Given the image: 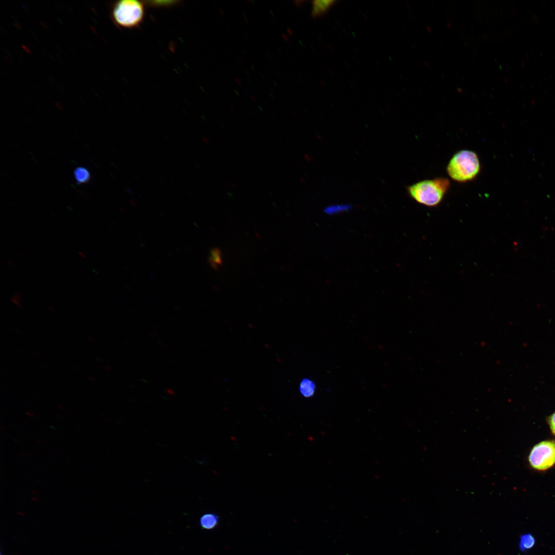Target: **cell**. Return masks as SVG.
Here are the masks:
<instances>
[{
    "label": "cell",
    "mask_w": 555,
    "mask_h": 555,
    "mask_svg": "<svg viewBox=\"0 0 555 555\" xmlns=\"http://www.w3.org/2000/svg\"><path fill=\"white\" fill-rule=\"evenodd\" d=\"M481 170L478 155L469 150H462L455 153L450 159L446 171L454 181L466 183L474 180Z\"/></svg>",
    "instance_id": "7a4b0ae2"
},
{
    "label": "cell",
    "mask_w": 555,
    "mask_h": 555,
    "mask_svg": "<svg viewBox=\"0 0 555 555\" xmlns=\"http://www.w3.org/2000/svg\"><path fill=\"white\" fill-rule=\"evenodd\" d=\"M532 541L531 539L530 540L529 537L526 536L523 539V540L522 541V546L525 548L529 547L530 545L531 546Z\"/></svg>",
    "instance_id": "8fae6325"
},
{
    "label": "cell",
    "mask_w": 555,
    "mask_h": 555,
    "mask_svg": "<svg viewBox=\"0 0 555 555\" xmlns=\"http://www.w3.org/2000/svg\"><path fill=\"white\" fill-rule=\"evenodd\" d=\"M115 25L124 29L139 26L145 17L144 4L136 0H122L113 5L111 12Z\"/></svg>",
    "instance_id": "3957f363"
},
{
    "label": "cell",
    "mask_w": 555,
    "mask_h": 555,
    "mask_svg": "<svg viewBox=\"0 0 555 555\" xmlns=\"http://www.w3.org/2000/svg\"><path fill=\"white\" fill-rule=\"evenodd\" d=\"M26 415H27V416H29V417H33V416H34V414H33V413H31V412H29V411H27V412H26Z\"/></svg>",
    "instance_id": "7c38bea8"
},
{
    "label": "cell",
    "mask_w": 555,
    "mask_h": 555,
    "mask_svg": "<svg viewBox=\"0 0 555 555\" xmlns=\"http://www.w3.org/2000/svg\"><path fill=\"white\" fill-rule=\"evenodd\" d=\"M74 177L78 184L85 183L89 181L90 174L86 168L80 166L74 170Z\"/></svg>",
    "instance_id": "ba28073f"
},
{
    "label": "cell",
    "mask_w": 555,
    "mask_h": 555,
    "mask_svg": "<svg viewBox=\"0 0 555 555\" xmlns=\"http://www.w3.org/2000/svg\"><path fill=\"white\" fill-rule=\"evenodd\" d=\"M529 462L533 469L545 471L555 464V441H541L531 449L528 457Z\"/></svg>",
    "instance_id": "277c9868"
},
{
    "label": "cell",
    "mask_w": 555,
    "mask_h": 555,
    "mask_svg": "<svg viewBox=\"0 0 555 555\" xmlns=\"http://www.w3.org/2000/svg\"><path fill=\"white\" fill-rule=\"evenodd\" d=\"M219 517L215 513H207L203 514L199 519V525L202 529L212 530L218 524Z\"/></svg>",
    "instance_id": "8992f818"
},
{
    "label": "cell",
    "mask_w": 555,
    "mask_h": 555,
    "mask_svg": "<svg viewBox=\"0 0 555 555\" xmlns=\"http://www.w3.org/2000/svg\"><path fill=\"white\" fill-rule=\"evenodd\" d=\"M547 422L552 433L555 435V412L547 418Z\"/></svg>",
    "instance_id": "30bf717a"
},
{
    "label": "cell",
    "mask_w": 555,
    "mask_h": 555,
    "mask_svg": "<svg viewBox=\"0 0 555 555\" xmlns=\"http://www.w3.org/2000/svg\"><path fill=\"white\" fill-rule=\"evenodd\" d=\"M299 391L301 395L305 398L312 396L316 391L314 383L308 378L303 379L300 382Z\"/></svg>",
    "instance_id": "52a82bcc"
},
{
    "label": "cell",
    "mask_w": 555,
    "mask_h": 555,
    "mask_svg": "<svg viewBox=\"0 0 555 555\" xmlns=\"http://www.w3.org/2000/svg\"><path fill=\"white\" fill-rule=\"evenodd\" d=\"M451 186L450 180L444 177L424 179L418 181L407 188L410 196L417 202L429 207L439 205L448 193Z\"/></svg>",
    "instance_id": "6da1fadb"
},
{
    "label": "cell",
    "mask_w": 555,
    "mask_h": 555,
    "mask_svg": "<svg viewBox=\"0 0 555 555\" xmlns=\"http://www.w3.org/2000/svg\"><path fill=\"white\" fill-rule=\"evenodd\" d=\"M336 2L334 0H316L312 2L311 15L313 18L326 13Z\"/></svg>",
    "instance_id": "5b68a950"
},
{
    "label": "cell",
    "mask_w": 555,
    "mask_h": 555,
    "mask_svg": "<svg viewBox=\"0 0 555 555\" xmlns=\"http://www.w3.org/2000/svg\"><path fill=\"white\" fill-rule=\"evenodd\" d=\"M89 379L92 382L95 381V378L92 377H89Z\"/></svg>",
    "instance_id": "4fadbf2b"
},
{
    "label": "cell",
    "mask_w": 555,
    "mask_h": 555,
    "mask_svg": "<svg viewBox=\"0 0 555 555\" xmlns=\"http://www.w3.org/2000/svg\"><path fill=\"white\" fill-rule=\"evenodd\" d=\"M209 262L210 266L214 269L217 268L221 264V253L219 249L215 248L211 250Z\"/></svg>",
    "instance_id": "9c48e42d"
}]
</instances>
